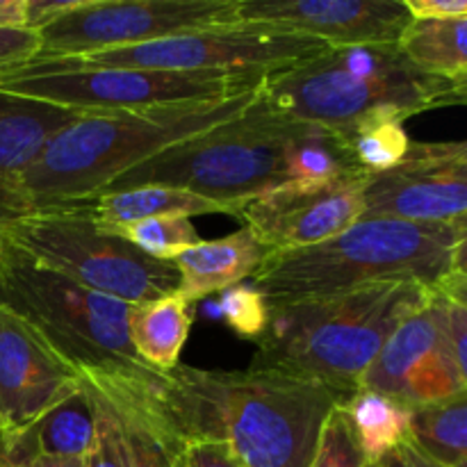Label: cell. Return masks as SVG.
Returning a JSON list of instances; mask_svg holds the SVG:
<instances>
[{
	"label": "cell",
	"instance_id": "4316f807",
	"mask_svg": "<svg viewBox=\"0 0 467 467\" xmlns=\"http://www.w3.org/2000/svg\"><path fill=\"white\" fill-rule=\"evenodd\" d=\"M114 235L130 242L135 249L149 258L171 263L181 251L199 244L201 235L192 219L187 217H158L146 222L121 223V226H105Z\"/></svg>",
	"mask_w": 467,
	"mask_h": 467
},
{
	"label": "cell",
	"instance_id": "4fadbf2b",
	"mask_svg": "<svg viewBox=\"0 0 467 467\" xmlns=\"http://www.w3.org/2000/svg\"><path fill=\"white\" fill-rule=\"evenodd\" d=\"M365 178L354 173L327 182H290L242 203L235 217L269 254L306 249L363 217Z\"/></svg>",
	"mask_w": 467,
	"mask_h": 467
},
{
	"label": "cell",
	"instance_id": "6da1fadb",
	"mask_svg": "<svg viewBox=\"0 0 467 467\" xmlns=\"http://www.w3.org/2000/svg\"><path fill=\"white\" fill-rule=\"evenodd\" d=\"M354 173L360 171L337 132L276 112L260 91L255 103L235 119L169 146L109 182L100 194L146 185L173 187L214 201L235 217L242 203L276 187Z\"/></svg>",
	"mask_w": 467,
	"mask_h": 467
},
{
	"label": "cell",
	"instance_id": "7402d4cb",
	"mask_svg": "<svg viewBox=\"0 0 467 467\" xmlns=\"http://www.w3.org/2000/svg\"><path fill=\"white\" fill-rule=\"evenodd\" d=\"M85 203L89 205V213L94 214L100 226H121V223L146 222V219L158 217L192 219L213 213L228 214L223 205L203 199V196L158 185L108 192V194H99Z\"/></svg>",
	"mask_w": 467,
	"mask_h": 467
},
{
	"label": "cell",
	"instance_id": "74e56055",
	"mask_svg": "<svg viewBox=\"0 0 467 467\" xmlns=\"http://www.w3.org/2000/svg\"><path fill=\"white\" fill-rule=\"evenodd\" d=\"M365 467H381V465H379V463H368Z\"/></svg>",
	"mask_w": 467,
	"mask_h": 467
},
{
	"label": "cell",
	"instance_id": "5bb4252c",
	"mask_svg": "<svg viewBox=\"0 0 467 467\" xmlns=\"http://www.w3.org/2000/svg\"><path fill=\"white\" fill-rule=\"evenodd\" d=\"M358 388L381 392L409 406L467 395V377L456 369L442 345L431 292L427 304L401 319L388 336Z\"/></svg>",
	"mask_w": 467,
	"mask_h": 467
},
{
	"label": "cell",
	"instance_id": "ffe728a7",
	"mask_svg": "<svg viewBox=\"0 0 467 467\" xmlns=\"http://www.w3.org/2000/svg\"><path fill=\"white\" fill-rule=\"evenodd\" d=\"M96 431L94 406L85 386L46 410L14 438H0L9 454L30 465L36 459H85Z\"/></svg>",
	"mask_w": 467,
	"mask_h": 467
},
{
	"label": "cell",
	"instance_id": "484cf974",
	"mask_svg": "<svg viewBox=\"0 0 467 467\" xmlns=\"http://www.w3.org/2000/svg\"><path fill=\"white\" fill-rule=\"evenodd\" d=\"M345 141L349 158L365 176L383 173L400 164L410 149V135L404 121L390 117H374L337 132Z\"/></svg>",
	"mask_w": 467,
	"mask_h": 467
},
{
	"label": "cell",
	"instance_id": "d4e9b609",
	"mask_svg": "<svg viewBox=\"0 0 467 467\" xmlns=\"http://www.w3.org/2000/svg\"><path fill=\"white\" fill-rule=\"evenodd\" d=\"M410 445L445 467H467V395L410 410Z\"/></svg>",
	"mask_w": 467,
	"mask_h": 467
},
{
	"label": "cell",
	"instance_id": "4dcf8cb0",
	"mask_svg": "<svg viewBox=\"0 0 467 467\" xmlns=\"http://www.w3.org/2000/svg\"><path fill=\"white\" fill-rule=\"evenodd\" d=\"M39 53V36L27 27H0V71L18 67Z\"/></svg>",
	"mask_w": 467,
	"mask_h": 467
},
{
	"label": "cell",
	"instance_id": "ba28073f",
	"mask_svg": "<svg viewBox=\"0 0 467 467\" xmlns=\"http://www.w3.org/2000/svg\"><path fill=\"white\" fill-rule=\"evenodd\" d=\"M0 240L41 267L123 304L160 299L178 287L173 263L149 258L109 233L87 203L35 210L0 222Z\"/></svg>",
	"mask_w": 467,
	"mask_h": 467
},
{
	"label": "cell",
	"instance_id": "f1b7e54d",
	"mask_svg": "<svg viewBox=\"0 0 467 467\" xmlns=\"http://www.w3.org/2000/svg\"><path fill=\"white\" fill-rule=\"evenodd\" d=\"M368 459L360 451L354 433H351L347 418L342 415L340 406L328 413L322 431H319L317 447L310 467H365Z\"/></svg>",
	"mask_w": 467,
	"mask_h": 467
},
{
	"label": "cell",
	"instance_id": "7a4b0ae2",
	"mask_svg": "<svg viewBox=\"0 0 467 467\" xmlns=\"http://www.w3.org/2000/svg\"><path fill=\"white\" fill-rule=\"evenodd\" d=\"M150 388L182 441L223 442L242 467H310L319 431L342 401L319 383L267 369L178 365L155 374Z\"/></svg>",
	"mask_w": 467,
	"mask_h": 467
},
{
	"label": "cell",
	"instance_id": "d590c367",
	"mask_svg": "<svg viewBox=\"0 0 467 467\" xmlns=\"http://www.w3.org/2000/svg\"><path fill=\"white\" fill-rule=\"evenodd\" d=\"M30 467H85V459H36Z\"/></svg>",
	"mask_w": 467,
	"mask_h": 467
},
{
	"label": "cell",
	"instance_id": "3957f363",
	"mask_svg": "<svg viewBox=\"0 0 467 467\" xmlns=\"http://www.w3.org/2000/svg\"><path fill=\"white\" fill-rule=\"evenodd\" d=\"M265 87V85H263ZM263 87L219 100L87 114L62 128L0 194V222L89 201L137 164L244 112Z\"/></svg>",
	"mask_w": 467,
	"mask_h": 467
},
{
	"label": "cell",
	"instance_id": "277c9868",
	"mask_svg": "<svg viewBox=\"0 0 467 467\" xmlns=\"http://www.w3.org/2000/svg\"><path fill=\"white\" fill-rule=\"evenodd\" d=\"M465 246L467 223L433 226L360 217L331 240L269 254L251 285L269 310L381 281H413L433 290L445 278L467 272Z\"/></svg>",
	"mask_w": 467,
	"mask_h": 467
},
{
	"label": "cell",
	"instance_id": "83f0119b",
	"mask_svg": "<svg viewBox=\"0 0 467 467\" xmlns=\"http://www.w3.org/2000/svg\"><path fill=\"white\" fill-rule=\"evenodd\" d=\"M219 315L237 336L258 342L267 331L272 310L254 285L240 283V285L223 290L222 301H219Z\"/></svg>",
	"mask_w": 467,
	"mask_h": 467
},
{
	"label": "cell",
	"instance_id": "52a82bcc",
	"mask_svg": "<svg viewBox=\"0 0 467 467\" xmlns=\"http://www.w3.org/2000/svg\"><path fill=\"white\" fill-rule=\"evenodd\" d=\"M0 306L26 319L78 372L149 369L128 340L130 304L41 267L0 240Z\"/></svg>",
	"mask_w": 467,
	"mask_h": 467
},
{
	"label": "cell",
	"instance_id": "e575fe53",
	"mask_svg": "<svg viewBox=\"0 0 467 467\" xmlns=\"http://www.w3.org/2000/svg\"><path fill=\"white\" fill-rule=\"evenodd\" d=\"M0 27H27V0H0Z\"/></svg>",
	"mask_w": 467,
	"mask_h": 467
},
{
	"label": "cell",
	"instance_id": "ac0fdd59",
	"mask_svg": "<svg viewBox=\"0 0 467 467\" xmlns=\"http://www.w3.org/2000/svg\"><path fill=\"white\" fill-rule=\"evenodd\" d=\"M267 255L269 251L244 226L222 240H201L171 260L178 272L176 295L187 304H194L213 292L240 285L258 272Z\"/></svg>",
	"mask_w": 467,
	"mask_h": 467
},
{
	"label": "cell",
	"instance_id": "5b68a950",
	"mask_svg": "<svg viewBox=\"0 0 467 467\" xmlns=\"http://www.w3.org/2000/svg\"><path fill=\"white\" fill-rule=\"evenodd\" d=\"M427 299L429 287L420 283L381 281L276 308L249 369L306 379L345 400L388 336Z\"/></svg>",
	"mask_w": 467,
	"mask_h": 467
},
{
	"label": "cell",
	"instance_id": "8992f818",
	"mask_svg": "<svg viewBox=\"0 0 467 467\" xmlns=\"http://www.w3.org/2000/svg\"><path fill=\"white\" fill-rule=\"evenodd\" d=\"M465 96L467 85L422 73L400 46L328 48L263 87L269 108L333 132L374 117L406 121L429 109L463 105Z\"/></svg>",
	"mask_w": 467,
	"mask_h": 467
},
{
	"label": "cell",
	"instance_id": "9a60e30c",
	"mask_svg": "<svg viewBox=\"0 0 467 467\" xmlns=\"http://www.w3.org/2000/svg\"><path fill=\"white\" fill-rule=\"evenodd\" d=\"M82 386L80 372L0 306V438H14Z\"/></svg>",
	"mask_w": 467,
	"mask_h": 467
},
{
	"label": "cell",
	"instance_id": "30bf717a",
	"mask_svg": "<svg viewBox=\"0 0 467 467\" xmlns=\"http://www.w3.org/2000/svg\"><path fill=\"white\" fill-rule=\"evenodd\" d=\"M328 50L313 36L255 23L187 30L149 44L103 50L80 57H55L73 67H126L169 73L272 78ZM41 59V57H39Z\"/></svg>",
	"mask_w": 467,
	"mask_h": 467
},
{
	"label": "cell",
	"instance_id": "d6986e66",
	"mask_svg": "<svg viewBox=\"0 0 467 467\" xmlns=\"http://www.w3.org/2000/svg\"><path fill=\"white\" fill-rule=\"evenodd\" d=\"M82 117L87 114L0 89V194L62 128Z\"/></svg>",
	"mask_w": 467,
	"mask_h": 467
},
{
	"label": "cell",
	"instance_id": "603a6c76",
	"mask_svg": "<svg viewBox=\"0 0 467 467\" xmlns=\"http://www.w3.org/2000/svg\"><path fill=\"white\" fill-rule=\"evenodd\" d=\"M337 406L368 463H379L388 451L409 441L413 406L404 401L358 388Z\"/></svg>",
	"mask_w": 467,
	"mask_h": 467
},
{
	"label": "cell",
	"instance_id": "8d00e7d4",
	"mask_svg": "<svg viewBox=\"0 0 467 467\" xmlns=\"http://www.w3.org/2000/svg\"><path fill=\"white\" fill-rule=\"evenodd\" d=\"M0 467H30V465L23 463V461H18L16 456L9 454V450L5 447V442L0 441Z\"/></svg>",
	"mask_w": 467,
	"mask_h": 467
},
{
	"label": "cell",
	"instance_id": "836d02e7",
	"mask_svg": "<svg viewBox=\"0 0 467 467\" xmlns=\"http://www.w3.org/2000/svg\"><path fill=\"white\" fill-rule=\"evenodd\" d=\"M381 467H445L436 461H431L429 456H424L422 451L415 445H410L409 441L401 442L400 447H395L392 451H388L381 461H379Z\"/></svg>",
	"mask_w": 467,
	"mask_h": 467
},
{
	"label": "cell",
	"instance_id": "1f68e13d",
	"mask_svg": "<svg viewBox=\"0 0 467 467\" xmlns=\"http://www.w3.org/2000/svg\"><path fill=\"white\" fill-rule=\"evenodd\" d=\"M187 467H242L231 447L217 441L185 442Z\"/></svg>",
	"mask_w": 467,
	"mask_h": 467
},
{
	"label": "cell",
	"instance_id": "d6a6232c",
	"mask_svg": "<svg viewBox=\"0 0 467 467\" xmlns=\"http://www.w3.org/2000/svg\"><path fill=\"white\" fill-rule=\"evenodd\" d=\"M410 21H456L467 18L465 0H401Z\"/></svg>",
	"mask_w": 467,
	"mask_h": 467
},
{
	"label": "cell",
	"instance_id": "cb8c5ba5",
	"mask_svg": "<svg viewBox=\"0 0 467 467\" xmlns=\"http://www.w3.org/2000/svg\"><path fill=\"white\" fill-rule=\"evenodd\" d=\"M397 46L422 73L467 85V18L410 21Z\"/></svg>",
	"mask_w": 467,
	"mask_h": 467
},
{
	"label": "cell",
	"instance_id": "f546056e",
	"mask_svg": "<svg viewBox=\"0 0 467 467\" xmlns=\"http://www.w3.org/2000/svg\"><path fill=\"white\" fill-rule=\"evenodd\" d=\"M85 386V383H82ZM91 397L96 418V431L91 450L85 456V467H126V451H123L121 429H119L117 415L112 406L103 400L96 390L85 386Z\"/></svg>",
	"mask_w": 467,
	"mask_h": 467
},
{
	"label": "cell",
	"instance_id": "9c48e42d",
	"mask_svg": "<svg viewBox=\"0 0 467 467\" xmlns=\"http://www.w3.org/2000/svg\"><path fill=\"white\" fill-rule=\"evenodd\" d=\"M269 80V78H267ZM265 78L169 73L126 67H73L32 57L0 71V89L85 114L135 112L219 100L263 87Z\"/></svg>",
	"mask_w": 467,
	"mask_h": 467
},
{
	"label": "cell",
	"instance_id": "44dd1931",
	"mask_svg": "<svg viewBox=\"0 0 467 467\" xmlns=\"http://www.w3.org/2000/svg\"><path fill=\"white\" fill-rule=\"evenodd\" d=\"M194 317L190 304L176 292L128 308V340L137 358L158 374H169L181 365L182 347Z\"/></svg>",
	"mask_w": 467,
	"mask_h": 467
},
{
	"label": "cell",
	"instance_id": "e0dca14e",
	"mask_svg": "<svg viewBox=\"0 0 467 467\" xmlns=\"http://www.w3.org/2000/svg\"><path fill=\"white\" fill-rule=\"evenodd\" d=\"M158 372H85L82 383L99 392L117 415L126 467H187L185 441L160 409L150 381Z\"/></svg>",
	"mask_w": 467,
	"mask_h": 467
},
{
	"label": "cell",
	"instance_id": "8fae6325",
	"mask_svg": "<svg viewBox=\"0 0 467 467\" xmlns=\"http://www.w3.org/2000/svg\"><path fill=\"white\" fill-rule=\"evenodd\" d=\"M237 23V0H78L36 27L35 57H80Z\"/></svg>",
	"mask_w": 467,
	"mask_h": 467
},
{
	"label": "cell",
	"instance_id": "2e32d148",
	"mask_svg": "<svg viewBox=\"0 0 467 467\" xmlns=\"http://www.w3.org/2000/svg\"><path fill=\"white\" fill-rule=\"evenodd\" d=\"M237 23L313 36L328 48L397 46L410 16L401 0H237Z\"/></svg>",
	"mask_w": 467,
	"mask_h": 467
},
{
	"label": "cell",
	"instance_id": "7c38bea8",
	"mask_svg": "<svg viewBox=\"0 0 467 467\" xmlns=\"http://www.w3.org/2000/svg\"><path fill=\"white\" fill-rule=\"evenodd\" d=\"M465 141H410L400 164L363 182V217L409 223H467Z\"/></svg>",
	"mask_w": 467,
	"mask_h": 467
}]
</instances>
